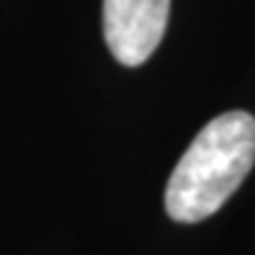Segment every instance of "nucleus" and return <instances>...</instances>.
Segmentation results:
<instances>
[{
	"mask_svg": "<svg viewBox=\"0 0 255 255\" xmlns=\"http://www.w3.org/2000/svg\"><path fill=\"white\" fill-rule=\"evenodd\" d=\"M255 163V119L227 111L201 128L165 187V210L175 222L215 215Z\"/></svg>",
	"mask_w": 255,
	"mask_h": 255,
	"instance_id": "1",
	"label": "nucleus"
},
{
	"mask_svg": "<svg viewBox=\"0 0 255 255\" xmlns=\"http://www.w3.org/2000/svg\"><path fill=\"white\" fill-rule=\"evenodd\" d=\"M170 17V0H104V40L123 66L154 55Z\"/></svg>",
	"mask_w": 255,
	"mask_h": 255,
	"instance_id": "2",
	"label": "nucleus"
}]
</instances>
